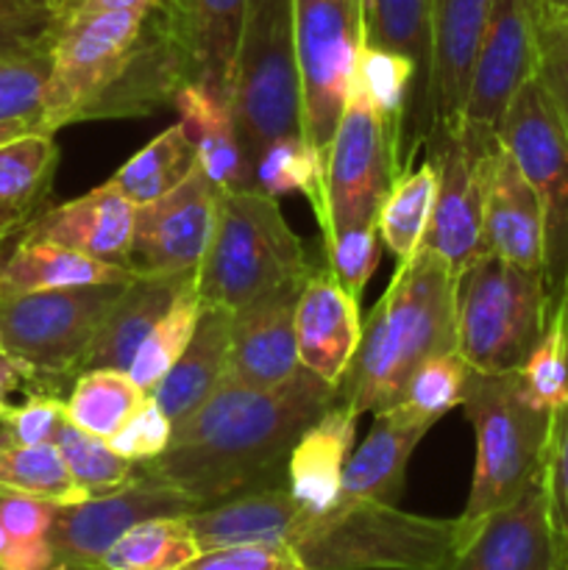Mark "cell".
I'll return each mask as SVG.
<instances>
[{
    "instance_id": "1",
    "label": "cell",
    "mask_w": 568,
    "mask_h": 570,
    "mask_svg": "<svg viewBox=\"0 0 568 570\" xmlns=\"http://www.w3.org/2000/svg\"><path fill=\"white\" fill-rule=\"evenodd\" d=\"M200 549L284 546L310 570H438L460 538L457 518H427L399 504L343 499L306 512L287 482L245 490L189 515Z\"/></svg>"
},
{
    "instance_id": "2",
    "label": "cell",
    "mask_w": 568,
    "mask_h": 570,
    "mask_svg": "<svg viewBox=\"0 0 568 570\" xmlns=\"http://www.w3.org/2000/svg\"><path fill=\"white\" fill-rule=\"evenodd\" d=\"M337 399L340 390L306 367L271 390L223 382L173 426L165 454L139 468L182 490L198 510L245 490L282 484L295 440Z\"/></svg>"
},
{
    "instance_id": "3",
    "label": "cell",
    "mask_w": 568,
    "mask_h": 570,
    "mask_svg": "<svg viewBox=\"0 0 568 570\" xmlns=\"http://www.w3.org/2000/svg\"><path fill=\"white\" fill-rule=\"evenodd\" d=\"M189 83L187 59L159 0L53 22L42 131L72 122L148 117L173 109Z\"/></svg>"
},
{
    "instance_id": "4",
    "label": "cell",
    "mask_w": 568,
    "mask_h": 570,
    "mask_svg": "<svg viewBox=\"0 0 568 570\" xmlns=\"http://www.w3.org/2000/svg\"><path fill=\"white\" fill-rule=\"evenodd\" d=\"M457 351L454 271L434 250L399 262L382 298L362 323V340L340 401L356 415L395 404L423 360Z\"/></svg>"
},
{
    "instance_id": "5",
    "label": "cell",
    "mask_w": 568,
    "mask_h": 570,
    "mask_svg": "<svg viewBox=\"0 0 568 570\" xmlns=\"http://www.w3.org/2000/svg\"><path fill=\"white\" fill-rule=\"evenodd\" d=\"M312 271L276 198L256 189L217 193L215 228L195 276L200 306L237 312L273 289L304 284Z\"/></svg>"
},
{
    "instance_id": "6",
    "label": "cell",
    "mask_w": 568,
    "mask_h": 570,
    "mask_svg": "<svg viewBox=\"0 0 568 570\" xmlns=\"http://www.w3.org/2000/svg\"><path fill=\"white\" fill-rule=\"evenodd\" d=\"M466 415L477 438L471 493L457 521L462 527L512 504L543 473L551 417L523 393L518 371L471 373L466 387Z\"/></svg>"
},
{
    "instance_id": "7",
    "label": "cell",
    "mask_w": 568,
    "mask_h": 570,
    "mask_svg": "<svg viewBox=\"0 0 568 570\" xmlns=\"http://www.w3.org/2000/svg\"><path fill=\"white\" fill-rule=\"evenodd\" d=\"M540 271L479 254L454 276L457 351L477 373L518 371L549 323Z\"/></svg>"
},
{
    "instance_id": "8",
    "label": "cell",
    "mask_w": 568,
    "mask_h": 570,
    "mask_svg": "<svg viewBox=\"0 0 568 570\" xmlns=\"http://www.w3.org/2000/svg\"><path fill=\"white\" fill-rule=\"evenodd\" d=\"M234 126L251 161L267 142L301 131L293 0H245L234 59Z\"/></svg>"
},
{
    "instance_id": "9",
    "label": "cell",
    "mask_w": 568,
    "mask_h": 570,
    "mask_svg": "<svg viewBox=\"0 0 568 570\" xmlns=\"http://www.w3.org/2000/svg\"><path fill=\"white\" fill-rule=\"evenodd\" d=\"M128 278L0 301V348L28 367L31 393L59 395L76 382L84 354Z\"/></svg>"
},
{
    "instance_id": "10",
    "label": "cell",
    "mask_w": 568,
    "mask_h": 570,
    "mask_svg": "<svg viewBox=\"0 0 568 570\" xmlns=\"http://www.w3.org/2000/svg\"><path fill=\"white\" fill-rule=\"evenodd\" d=\"M496 134L543 209V282L551 312L568 295V134L538 72L510 100Z\"/></svg>"
},
{
    "instance_id": "11",
    "label": "cell",
    "mask_w": 568,
    "mask_h": 570,
    "mask_svg": "<svg viewBox=\"0 0 568 570\" xmlns=\"http://www.w3.org/2000/svg\"><path fill=\"white\" fill-rule=\"evenodd\" d=\"M301 131L326 176L329 150L365 45L362 0H293Z\"/></svg>"
},
{
    "instance_id": "12",
    "label": "cell",
    "mask_w": 568,
    "mask_h": 570,
    "mask_svg": "<svg viewBox=\"0 0 568 570\" xmlns=\"http://www.w3.org/2000/svg\"><path fill=\"white\" fill-rule=\"evenodd\" d=\"M395 176L401 167L388 122L354 76L329 150L323 239L340 228L376 220Z\"/></svg>"
},
{
    "instance_id": "13",
    "label": "cell",
    "mask_w": 568,
    "mask_h": 570,
    "mask_svg": "<svg viewBox=\"0 0 568 570\" xmlns=\"http://www.w3.org/2000/svg\"><path fill=\"white\" fill-rule=\"evenodd\" d=\"M496 139L493 128L460 122L454 128H432L423 142L438 173V189L421 248L434 250L454 276L484 254V184Z\"/></svg>"
},
{
    "instance_id": "14",
    "label": "cell",
    "mask_w": 568,
    "mask_h": 570,
    "mask_svg": "<svg viewBox=\"0 0 568 570\" xmlns=\"http://www.w3.org/2000/svg\"><path fill=\"white\" fill-rule=\"evenodd\" d=\"M198 507L182 490L143 468L123 490L59 507L50 527L56 570H104V557L131 527L161 515H189Z\"/></svg>"
},
{
    "instance_id": "15",
    "label": "cell",
    "mask_w": 568,
    "mask_h": 570,
    "mask_svg": "<svg viewBox=\"0 0 568 570\" xmlns=\"http://www.w3.org/2000/svg\"><path fill=\"white\" fill-rule=\"evenodd\" d=\"M217 193L200 165L161 198L137 206L126 273L139 278L193 276L215 228Z\"/></svg>"
},
{
    "instance_id": "16",
    "label": "cell",
    "mask_w": 568,
    "mask_h": 570,
    "mask_svg": "<svg viewBox=\"0 0 568 570\" xmlns=\"http://www.w3.org/2000/svg\"><path fill=\"white\" fill-rule=\"evenodd\" d=\"M540 0H493L468 78L462 122L499 126L518 89L538 72Z\"/></svg>"
},
{
    "instance_id": "17",
    "label": "cell",
    "mask_w": 568,
    "mask_h": 570,
    "mask_svg": "<svg viewBox=\"0 0 568 570\" xmlns=\"http://www.w3.org/2000/svg\"><path fill=\"white\" fill-rule=\"evenodd\" d=\"M438 570H557L543 473L512 504L460 523L454 551Z\"/></svg>"
},
{
    "instance_id": "18",
    "label": "cell",
    "mask_w": 568,
    "mask_h": 570,
    "mask_svg": "<svg viewBox=\"0 0 568 570\" xmlns=\"http://www.w3.org/2000/svg\"><path fill=\"white\" fill-rule=\"evenodd\" d=\"M304 284L273 289L232 312V356L223 382L271 390L301 371L295 304Z\"/></svg>"
},
{
    "instance_id": "19",
    "label": "cell",
    "mask_w": 568,
    "mask_h": 570,
    "mask_svg": "<svg viewBox=\"0 0 568 570\" xmlns=\"http://www.w3.org/2000/svg\"><path fill=\"white\" fill-rule=\"evenodd\" d=\"M301 367L332 387H343L362 340L360 301L351 298L329 267H315L295 304Z\"/></svg>"
},
{
    "instance_id": "20",
    "label": "cell",
    "mask_w": 568,
    "mask_h": 570,
    "mask_svg": "<svg viewBox=\"0 0 568 570\" xmlns=\"http://www.w3.org/2000/svg\"><path fill=\"white\" fill-rule=\"evenodd\" d=\"M365 45L407 56L418 67L415 95L401 134V173L432 131V0H362Z\"/></svg>"
},
{
    "instance_id": "21",
    "label": "cell",
    "mask_w": 568,
    "mask_h": 570,
    "mask_svg": "<svg viewBox=\"0 0 568 570\" xmlns=\"http://www.w3.org/2000/svg\"><path fill=\"white\" fill-rule=\"evenodd\" d=\"M482 239L488 254L543 273V209L501 139H496L488 161Z\"/></svg>"
},
{
    "instance_id": "22",
    "label": "cell",
    "mask_w": 568,
    "mask_h": 570,
    "mask_svg": "<svg viewBox=\"0 0 568 570\" xmlns=\"http://www.w3.org/2000/svg\"><path fill=\"white\" fill-rule=\"evenodd\" d=\"M159 6L187 59L189 83L232 106L245 0H159Z\"/></svg>"
},
{
    "instance_id": "23",
    "label": "cell",
    "mask_w": 568,
    "mask_h": 570,
    "mask_svg": "<svg viewBox=\"0 0 568 570\" xmlns=\"http://www.w3.org/2000/svg\"><path fill=\"white\" fill-rule=\"evenodd\" d=\"M134 223H137V206L115 193L109 184H100L87 195L39 212L22 228L20 237L48 239V243L81 250L92 259L123 267L131 248Z\"/></svg>"
},
{
    "instance_id": "24",
    "label": "cell",
    "mask_w": 568,
    "mask_h": 570,
    "mask_svg": "<svg viewBox=\"0 0 568 570\" xmlns=\"http://www.w3.org/2000/svg\"><path fill=\"white\" fill-rule=\"evenodd\" d=\"M432 426L401 401L373 412L371 432L345 462L343 499L399 504L412 451Z\"/></svg>"
},
{
    "instance_id": "25",
    "label": "cell",
    "mask_w": 568,
    "mask_h": 570,
    "mask_svg": "<svg viewBox=\"0 0 568 570\" xmlns=\"http://www.w3.org/2000/svg\"><path fill=\"white\" fill-rule=\"evenodd\" d=\"M490 9L493 0H432V128L462 122L473 53Z\"/></svg>"
},
{
    "instance_id": "26",
    "label": "cell",
    "mask_w": 568,
    "mask_h": 570,
    "mask_svg": "<svg viewBox=\"0 0 568 570\" xmlns=\"http://www.w3.org/2000/svg\"><path fill=\"white\" fill-rule=\"evenodd\" d=\"M356 415L345 401H334L301 432L287 456V490L306 512H323L343 495V471L354 451Z\"/></svg>"
},
{
    "instance_id": "27",
    "label": "cell",
    "mask_w": 568,
    "mask_h": 570,
    "mask_svg": "<svg viewBox=\"0 0 568 570\" xmlns=\"http://www.w3.org/2000/svg\"><path fill=\"white\" fill-rule=\"evenodd\" d=\"M193 276H165V278H128L126 289L117 295L115 304L106 312L92 345L84 354L78 376L98 367H111V371H128L134 354L139 351L143 340L148 337L150 328L159 323L178 298L187 284L195 282Z\"/></svg>"
},
{
    "instance_id": "28",
    "label": "cell",
    "mask_w": 568,
    "mask_h": 570,
    "mask_svg": "<svg viewBox=\"0 0 568 570\" xmlns=\"http://www.w3.org/2000/svg\"><path fill=\"white\" fill-rule=\"evenodd\" d=\"M228 356H232V312L204 306L184 354L148 393L170 417L173 426L193 415L221 387L228 373Z\"/></svg>"
},
{
    "instance_id": "29",
    "label": "cell",
    "mask_w": 568,
    "mask_h": 570,
    "mask_svg": "<svg viewBox=\"0 0 568 570\" xmlns=\"http://www.w3.org/2000/svg\"><path fill=\"white\" fill-rule=\"evenodd\" d=\"M120 278H128V273L109 262L92 259L81 250L48 239L20 237V243L0 259V301L45 293V289L120 282Z\"/></svg>"
},
{
    "instance_id": "30",
    "label": "cell",
    "mask_w": 568,
    "mask_h": 570,
    "mask_svg": "<svg viewBox=\"0 0 568 570\" xmlns=\"http://www.w3.org/2000/svg\"><path fill=\"white\" fill-rule=\"evenodd\" d=\"M182 115V126L193 139L198 154L200 170L209 176L221 193L226 189H251V170L239 145L237 126H234L232 106L198 83H187L178 89L176 104Z\"/></svg>"
},
{
    "instance_id": "31",
    "label": "cell",
    "mask_w": 568,
    "mask_h": 570,
    "mask_svg": "<svg viewBox=\"0 0 568 570\" xmlns=\"http://www.w3.org/2000/svg\"><path fill=\"white\" fill-rule=\"evenodd\" d=\"M59 145L53 134L28 131L0 145V243L45 209Z\"/></svg>"
},
{
    "instance_id": "32",
    "label": "cell",
    "mask_w": 568,
    "mask_h": 570,
    "mask_svg": "<svg viewBox=\"0 0 568 570\" xmlns=\"http://www.w3.org/2000/svg\"><path fill=\"white\" fill-rule=\"evenodd\" d=\"M195 167H198V154L178 120L150 139L145 148H139L126 165L117 167L106 184L134 206H145L176 189Z\"/></svg>"
},
{
    "instance_id": "33",
    "label": "cell",
    "mask_w": 568,
    "mask_h": 570,
    "mask_svg": "<svg viewBox=\"0 0 568 570\" xmlns=\"http://www.w3.org/2000/svg\"><path fill=\"white\" fill-rule=\"evenodd\" d=\"M251 189L271 198L301 193L310 198L317 223L326 217V176L304 134H287L267 142L251 161Z\"/></svg>"
},
{
    "instance_id": "34",
    "label": "cell",
    "mask_w": 568,
    "mask_h": 570,
    "mask_svg": "<svg viewBox=\"0 0 568 570\" xmlns=\"http://www.w3.org/2000/svg\"><path fill=\"white\" fill-rule=\"evenodd\" d=\"M434 189H438V173L427 159L415 170L395 176L393 187L379 206V234H382L384 248L399 262L410 259L423 245L429 220H432Z\"/></svg>"
},
{
    "instance_id": "35",
    "label": "cell",
    "mask_w": 568,
    "mask_h": 570,
    "mask_svg": "<svg viewBox=\"0 0 568 570\" xmlns=\"http://www.w3.org/2000/svg\"><path fill=\"white\" fill-rule=\"evenodd\" d=\"M198 554L187 515H161L128 529L104 557V570H184Z\"/></svg>"
},
{
    "instance_id": "36",
    "label": "cell",
    "mask_w": 568,
    "mask_h": 570,
    "mask_svg": "<svg viewBox=\"0 0 568 570\" xmlns=\"http://www.w3.org/2000/svg\"><path fill=\"white\" fill-rule=\"evenodd\" d=\"M145 395L148 393L139 390L126 371H87L72 382L67 395V421L109 443L131 412L143 404Z\"/></svg>"
},
{
    "instance_id": "37",
    "label": "cell",
    "mask_w": 568,
    "mask_h": 570,
    "mask_svg": "<svg viewBox=\"0 0 568 570\" xmlns=\"http://www.w3.org/2000/svg\"><path fill=\"white\" fill-rule=\"evenodd\" d=\"M0 495H28L59 507L81 504L89 499L72 482L56 443H0Z\"/></svg>"
},
{
    "instance_id": "38",
    "label": "cell",
    "mask_w": 568,
    "mask_h": 570,
    "mask_svg": "<svg viewBox=\"0 0 568 570\" xmlns=\"http://www.w3.org/2000/svg\"><path fill=\"white\" fill-rule=\"evenodd\" d=\"M200 309H204V306H200L198 289H195L193 282L178 293V298L173 301L170 309H167L165 315L159 317V323L150 328V334L143 340L139 351L134 354L131 365H128L126 373L131 376V382L137 384L139 390L150 393V390L161 382V376L176 365V360L184 354L189 340H193Z\"/></svg>"
},
{
    "instance_id": "39",
    "label": "cell",
    "mask_w": 568,
    "mask_h": 570,
    "mask_svg": "<svg viewBox=\"0 0 568 570\" xmlns=\"http://www.w3.org/2000/svg\"><path fill=\"white\" fill-rule=\"evenodd\" d=\"M53 443L56 449H59L61 460H65L67 471H70L72 482H76L89 499L117 493V490L126 488L139 471L137 462L120 456L106 440L84 432V429H78L76 423H70L67 417L59 426V432H56Z\"/></svg>"
},
{
    "instance_id": "40",
    "label": "cell",
    "mask_w": 568,
    "mask_h": 570,
    "mask_svg": "<svg viewBox=\"0 0 568 570\" xmlns=\"http://www.w3.org/2000/svg\"><path fill=\"white\" fill-rule=\"evenodd\" d=\"M354 76L365 87V92L371 95L373 104L379 106V111H382L384 122L390 128V137L395 142L401 167V134H404L407 111H410L418 83L415 61L401 53H393V50L362 45Z\"/></svg>"
},
{
    "instance_id": "41",
    "label": "cell",
    "mask_w": 568,
    "mask_h": 570,
    "mask_svg": "<svg viewBox=\"0 0 568 570\" xmlns=\"http://www.w3.org/2000/svg\"><path fill=\"white\" fill-rule=\"evenodd\" d=\"M518 376L535 406L546 412L568 406V295L551 309L543 337L518 367Z\"/></svg>"
},
{
    "instance_id": "42",
    "label": "cell",
    "mask_w": 568,
    "mask_h": 570,
    "mask_svg": "<svg viewBox=\"0 0 568 570\" xmlns=\"http://www.w3.org/2000/svg\"><path fill=\"white\" fill-rule=\"evenodd\" d=\"M471 373L473 367L462 360L460 351L434 354L423 360L415 367V373L407 379L404 393H401L399 401L415 415L438 423L440 417L449 415L451 410L462 404Z\"/></svg>"
},
{
    "instance_id": "43",
    "label": "cell",
    "mask_w": 568,
    "mask_h": 570,
    "mask_svg": "<svg viewBox=\"0 0 568 570\" xmlns=\"http://www.w3.org/2000/svg\"><path fill=\"white\" fill-rule=\"evenodd\" d=\"M48 78L50 45L0 59V122L39 120Z\"/></svg>"
},
{
    "instance_id": "44",
    "label": "cell",
    "mask_w": 568,
    "mask_h": 570,
    "mask_svg": "<svg viewBox=\"0 0 568 570\" xmlns=\"http://www.w3.org/2000/svg\"><path fill=\"white\" fill-rule=\"evenodd\" d=\"M326 245V267L337 278L340 287L354 301L362 298L368 282L376 273L379 256H382V234L379 223L368 220L360 226H349L323 239Z\"/></svg>"
},
{
    "instance_id": "45",
    "label": "cell",
    "mask_w": 568,
    "mask_h": 570,
    "mask_svg": "<svg viewBox=\"0 0 568 570\" xmlns=\"http://www.w3.org/2000/svg\"><path fill=\"white\" fill-rule=\"evenodd\" d=\"M543 488L557 546V570H568V406L557 410L551 417L543 456Z\"/></svg>"
},
{
    "instance_id": "46",
    "label": "cell",
    "mask_w": 568,
    "mask_h": 570,
    "mask_svg": "<svg viewBox=\"0 0 568 570\" xmlns=\"http://www.w3.org/2000/svg\"><path fill=\"white\" fill-rule=\"evenodd\" d=\"M538 78L568 134V14L543 3L538 9Z\"/></svg>"
},
{
    "instance_id": "47",
    "label": "cell",
    "mask_w": 568,
    "mask_h": 570,
    "mask_svg": "<svg viewBox=\"0 0 568 570\" xmlns=\"http://www.w3.org/2000/svg\"><path fill=\"white\" fill-rule=\"evenodd\" d=\"M65 417L67 406L59 395L31 393L20 406L9 404L3 415H0V443H53Z\"/></svg>"
},
{
    "instance_id": "48",
    "label": "cell",
    "mask_w": 568,
    "mask_h": 570,
    "mask_svg": "<svg viewBox=\"0 0 568 570\" xmlns=\"http://www.w3.org/2000/svg\"><path fill=\"white\" fill-rule=\"evenodd\" d=\"M53 11L48 0H0V59L50 45Z\"/></svg>"
},
{
    "instance_id": "49",
    "label": "cell",
    "mask_w": 568,
    "mask_h": 570,
    "mask_svg": "<svg viewBox=\"0 0 568 570\" xmlns=\"http://www.w3.org/2000/svg\"><path fill=\"white\" fill-rule=\"evenodd\" d=\"M170 417L161 412V406L150 395H145L143 404L131 412V417L123 423L120 432L109 440V445L117 454L139 465V462L156 460L159 454H165L167 445H170Z\"/></svg>"
},
{
    "instance_id": "50",
    "label": "cell",
    "mask_w": 568,
    "mask_h": 570,
    "mask_svg": "<svg viewBox=\"0 0 568 570\" xmlns=\"http://www.w3.org/2000/svg\"><path fill=\"white\" fill-rule=\"evenodd\" d=\"M184 570H310L284 546H223L200 551Z\"/></svg>"
},
{
    "instance_id": "51",
    "label": "cell",
    "mask_w": 568,
    "mask_h": 570,
    "mask_svg": "<svg viewBox=\"0 0 568 570\" xmlns=\"http://www.w3.org/2000/svg\"><path fill=\"white\" fill-rule=\"evenodd\" d=\"M59 504L28 499V495H0V523L9 540H42L50 534Z\"/></svg>"
},
{
    "instance_id": "52",
    "label": "cell",
    "mask_w": 568,
    "mask_h": 570,
    "mask_svg": "<svg viewBox=\"0 0 568 570\" xmlns=\"http://www.w3.org/2000/svg\"><path fill=\"white\" fill-rule=\"evenodd\" d=\"M154 0H59L53 6V22L67 17L100 14V11H126V9H148Z\"/></svg>"
},
{
    "instance_id": "53",
    "label": "cell",
    "mask_w": 568,
    "mask_h": 570,
    "mask_svg": "<svg viewBox=\"0 0 568 570\" xmlns=\"http://www.w3.org/2000/svg\"><path fill=\"white\" fill-rule=\"evenodd\" d=\"M28 131H42V122L39 120H11V122H0V145L9 142V139L22 137Z\"/></svg>"
},
{
    "instance_id": "54",
    "label": "cell",
    "mask_w": 568,
    "mask_h": 570,
    "mask_svg": "<svg viewBox=\"0 0 568 570\" xmlns=\"http://www.w3.org/2000/svg\"><path fill=\"white\" fill-rule=\"evenodd\" d=\"M543 6H551V9L562 11V14H568V0H540Z\"/></svg>"
},
{
    "instance_id": "55",
    "label": "cell",
    "mask_w": 568,
    "mask_h": 570,
    "mask_svg": "<svg viewBox=\"0 0 568 570\" xmlns=\"http://www.w3.org/2000/svg\"><path fill=\"white\" fill-rule=\"evenodd\" d=\"M6 546H9V532H6V527L0 523V554H3Z\"/></svg>"
},
{
    "instance_id": "56",
    "label": "cell",
    "mask_w": 568,
    "mask_h": 570,
    "mask_svg": "<svg viewBox=\"0 0 568 570\" xmlns=\"http://www.w3.org/2000/svg\"><path fill=\"white\" fill-rule=\"evenodd\" d=\"M56 3H59V0H48V6H50V9H53V6H56Z\"/></svg>"
},
{
    "instance_id": "57",
    "label": "cell",
    "mask_w": 568,
    "mask_h": 570,
    "mask_svg": "<svg viewBox=\"0 0 568 570\" xmlns=\"http://www.w3.org/2000/svg\"><path fill=\"white\" fill-rule=\"evenodd\" d=\"M0 351H3V348H0Z\"/></svg>"
}]
</instances>
